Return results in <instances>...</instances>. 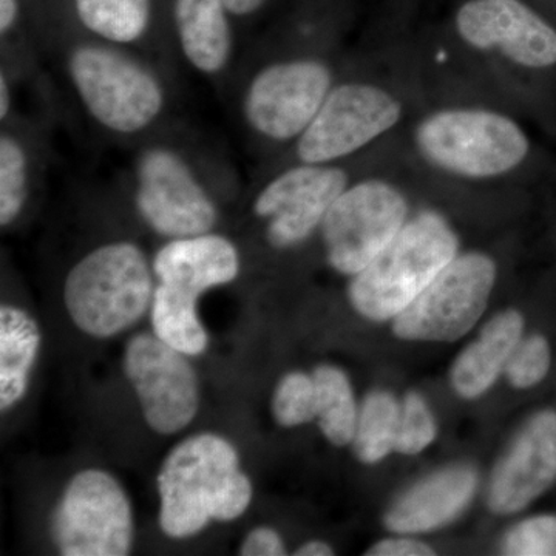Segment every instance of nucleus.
<instances>
[{
  "label": "nucleus",
  "mask_w": 556,
  "mask_h": 556,
  "mask_svg": "<svg viewBox=\"0 0 556 556\" xmlns=\"http://www.w3.org/2000/svg\"><path fill=\"white\" fill-rule=\"evenodd\" d=\"M428 91L517 115L544 112L556 84V22L532 0H456L417 33Z\"/></svg>",
  "instance_id": "obj_1"
},
{
  "label": "nucleus",
  "mask_w": 556,
  "mask_h": 556,
  "mask_svg": "<svg viewBox=\"0 0 556 556\" xmlns=\"http://www.w3.org/2000/svg\"><path fill=\"white\" fill-rule=\"evenodd\" d=\"M420 24L415 11L383 2L368 39L291 146V163H342L397 138L428 97Z\"/></svg>",
  "instance_id": "obj_2"
},
{
  "label": "nucleus",
  "mask_w": 556,
  "mask_h": 556,
  "mask_svg": "<svg viewBox=\"0 0 556 556\" xmlns=\"http://www.w3.org/2000/svg\"><path fill=\"white\" fill-rule=\"evenodd\" d=\"M397 144L428 179L468 192L518 193L540 167L535 139L522 116L463 94L428 91Z\"/></svg>",
  "instance_id": "obj_3"
},
{
  "label": "nucleus",
  "mask_w": 556,
  "mask_h": 556,
  "mask_svg": "<svg viewBox=\"0 0 556 556\" xmlns=\"http://www.w3.org/2000/svg\"><path fill=\"white\" fill-rule=\"evenodd\" d=\"M433 189L434 182L405 159L394 138L325 215L320 237L328 265L346 277L367 268Z\"/></svg>",
  "instance_id": "obj_4"
},
{
  "label": "nucleus",
  "mask_w": 556,
  "mask_h": 556,
  "mask_svg": "<svg viewBox=\"0 0 556 556\" xmlns=\"http://www.w3.org/2000/svg\"><path fill=\"white\" fill-rule=\"evenodd\" d=\"M459 192L434 182L394 240L351 277L348 298L358 314L375 321L396 317L463 252V237L450 215Z\"/></svg>",
  "instance_id": "obj_5"
},
{
  "label": "nucleus",
  "mask_w": 556,
  "mask_h": 556,
  "mask_svg": "<svg viewBox=\"0 0 556 556\" xmlns=\"http://www.w3.org/2000/svg\"><path fill=\"white\" fill-rule=\"evenodd\" d=\"M160 527L164 535L185 540L212 522L243 517L251 504V479L240 468L237 448L223 437L201 433L172 448L160 468Z\"/></svg>",
  "instance_id": "obj_6"
},
{
  "label": "nucleus",
  "mask_w": 556,
  "mask_h": 556,
  "mask_svg": "<svg viewBox=\"0 0 556 556\" xmlns=\"http://www.w3.org/2000/svg\"><path fill=\"white\" fill-rule=\"evenodd\" d=\"M152 269L144 252L129 241L91 251L65 278V308L73 324L97 339L134 327L152 306Z\"/></svg>",
  "instance_id": "obj_7"
},
{
  "label": "nucleus",
  "mask_w": 556,
  "mask_h": 556,
  "mask_svg": "<svg viewBox=\"0 0 556 556\" xmlns=\"http://www.w3.org/2000/svg\"><path fill=\"white\" fill-rule=\"evenodd\" d=\"M331 50H291L260 68L249 84L244 113L266 141L291 148L308 129L340 72Z\"/></svg>",
  "instance_id": "obj_8"
},
{
  "label": "nucleus",
  "mask_w": 556,
  "mask_h": 556,
  "mask_svg": "<svg viewBox=\"0 0 556 556\" xmlns=\"http://www.w3.org/2000/svg\"><path fill=\"white\" fill-rule=\"evenodd\" d=\"M391 141L342 163H291L274 175L254 203V214L266 223L269 247L289 251L306 243L320 230L340 193L386 152Z\"/></svg>",
  "instance_id": "obj_9"
},
{
  "label": "nucleus",
  "mask_w": 556,
  "mask_h": 556,
  "mask_svg": "<svg viewBox=\"0 0 556 556\" xmlns=\"http://www.w3.org/2000/svg\"><path fill=\"white\" fill-rule=\"evenodd\" d=\"M500 270V260L492 252H460L393 318L394 334L426 342L463 338L484 314Z\"/></svg>",
  "instance_id": "obj_10"
},
{
  "label": "nucleus",
  "mask_w": 556,
  "mask_h": 556,
  "mask_svg": "<svg viewBox=\"0 0 556 556\" xmlns=\"http://www.w3.org/2000/svg\"><path fill=\"white\" fill-rule=\"evenodd\" d=\"M51 533L64 556L129 555L134 514L126 490L108 471H79L54 508Z\"/></svg>",
  "instance_id": "obj_11"
},
{
  "label": "nucleus",
  "mask_w": 556,
  "mask_h": 556,
  "mask_svg": "<svg viewBox=\"0 0 556 556\" xmlns=\"http://www.w3.org/2000/svg\"><path fill=\"white\" fill-rule=\"evenodd\" d=\"M68 70L90 115L110 130L146 129L163 109V89L155 76L118 51L80 47L70 56Z\"/></svg>",
  "instance_id": "obj_12"
},
{
  "label": "nucleus",
  "mask_w": 556,
  "mask_h": 556,
  "mask_svg": "<svg viewBox=\"0 0 556 556\" xmlns=\"http://www.w3.org/2000/svg\"><path fill=\"white\" fill-rule=\"evenodd\" d=\"M188 357L148 332L134 336L124 351V371L146 422L163 437L185 430L199 413V378Z\"/></svg>",
  "instance_id": "obj_13"
},
{
  "label": "nucleus",
  "mask_w": 556,
  "mask_h": 556,
  "mask_svg": "<svg viewBox=\"0 0 556 556\" xmlns=\"http://www.w3.org/2000/svg\"><path fill=\"white\" fill-rule=\"evenodd\" d=\"M137 207L150 228L172 240L208 233L218 219L188 164L167 149L149 150L139 161Z\"/></svg>",
  "instance_id": "obj_14"
},
{
  "label": "nucleus",
  "mask_w": 556,
  "mask_h": 556,
  "mask_svg": "<svg viewBox=\"0 0 556 556\" xmlns=\"http://www.w3.org/2000/svg\"><path fill=\"white\" fill-rule=\"evenodd\" d=\"M556 479V413L541 412L527 422L497 464L486 504L495 514H517L543 495Z\"/></svg>",
  "instance_id": "obj_15"
},
{
  "label": "nucleus",
  "mask_w": 556,
  "mask_h": 556,
  "mask_svg": "<svg viewBox=\"0 0 556 556\" xmlns=\"http://www.w3.org/2000/svg\"><path fill=\"white\" fill-rule=\"evenodd\" d=\"M152 268L159 283L200 299L208 289L239 277L240 255L232 241L203 233L169 241L160 249Z\"/></svg>",
  "instance_id": "obj_16"
},
{
  "label": "nucleus",
  "mask_w": 556,
  "mask_h": 556,
  "mask_svg": "<svg viewBox=\"0 0 556 556\" xmlns=\"http://www.w3.org/2000/svg\"><path fill=\"white\" fill-rule=\"evenodd\" d=\"M473 467L455 466L431 475L409 489L388 510L386 526L394 533H424L448 525L477 493Z\"/></svg>",
  "instance_id": "obj_17"
},
{
  "label": "nucleus",
  "mask_w": 556,
  "mask_h": 556,
  "mask_svg": "<svg viewBox=\"0 0 556 556\" xmlns=\"http://www.w3.org/2000/svg\"><path fill=\"white\" fill-rule=\"evenodd\" d=\"M525 318L515 309L504 311L482 328L478 340L456 358L452 368L453 390L464 399L482 396L506 369L508 358L522 338Z\"/></svg>",
  "instance_id": "obj_18"
},
{
  "label": "nucleus",
  "mask_w": 556,
  "mask_h": 556,
  "mask_svg": "<svg viewBox=\"0 0 556 556\" xmlns=\"http://www.w3.org/2000/svg\"><path fill=\"white\" fill-rule=\"evenodd\" d=\"M223 0H175L179 42L190 64L203 73L226 67L232 50Z\"/></svg>",
  "instance_id": "obj_19"
},
{
  "label": "nucleus",
  "mask_w": 556,
  "mask_h": 556,
  "mask_svg": "<svg viewBox=\"0 0 556 556\" xmlns=\"http://www.w3.org/2000/svg\"><path fill=\"white\" fill-rule=\"evenodd\" d=\"M40 329L35 318L13 305L0 308V408L2 412L20 404L38 358Z\"/></svg>",
  "instance_id": "obj_20"
},
{
  "label": "nucleus",
  "mask_w": 556,
  "mask_h": 556,
  "mask_svg": "<svg viewBox=\"0 0 556 556\" xmlns=\"http://www.w3.org/2000/svg\"><path fill=\"white\" fill-rule=\"evenodd\" d=\"M197 302L199 299L159 283L150 306L153 334L186 356H200L208 345Z\"/></svg>",
  "instance_id": "obj_21"
},
{
  "label": "nucleus",
  "mask_w": 556,
  "mask_h": 556,
  "mask_svg": "<svg viewBox=\"0 0 556 556\" xmlns=\"http://www.w3.org/2000/svg\"><path fill=\"white\" fill-rule=\"evenodd\" d=\"M318 427L336 447L351 444L356 433L357 407L350 379L342 369L320 365L313 371Z\"/></svg>",
  "instance_id": "obj_22"
},
{
  "label": "nucleus",
  "mask_w": 556,
  "mask_h": 556,
  "mask_svg": "<svg viewBox=\"0 0 556 556\" xmlns=\"http://www.w3.org/2000/svg\"><path fill=\"white\" fill-rule=\"evenodd\" d=\"M401 404L388 391H372L358 409L354 455L364 464H378L396 444Z\"/></svg>",
  "instance_id": "obj_23"
},
{
  "label": "nucleus",
  "mask_w": 556,
  "mask_h": 556,
  "mask_svg": "<svg viewBox=\"0 0 556 556\" xmlns=\"http://www.w3.org/2000/svg\"><path fill=\"white\" fill-rule=\"evenodd\" d=\"M76 10L90 31L119 43L141 38L150 20V0H76Z\"/></svg>",
  "instance_id": "obj_24"
},
{
  "label": "nucleus",
  "mask_w": 556,
  "mask_h": 556,
  "mask_svg": "<svg viewBox=\"0 0 556 556\" xmlns=\"http://www.w3.org/2000/svg\"><path fill=\"white\" fill-rule=\"evenodd\" d=\"M274 419L280 427L303 426L317 419L316 382L313 375L292 371L277 383L273 397Z\"/></svg>",
  "instance_id": "obj_25"
},
{
  "label": "nucleus",
  "mask_w": 556,
  "mask_h": 556,
  "mask_svg": "<svg viewBox=\"0 0 556 556\" xmlns=\"http://www.w3.org/2000/svg\"><path fill=\"white\" fill-rule=\"evenodd\" d=\"M27 155L16 139H0V225H11L20 217L27 199Z\"/></svg>",
  "instance_id": "obj_26"
},
{
  "label": "nucleus",
  "mask_w": 556,
  "mask_h": 556,
  "mask_svg": "<svg viewBox=\"0 0 556 556\" xmlns=\"http://www.w3.org/2000/svg\"><path fill=\"white\" fill-rule=\"evenodd\" d=\"M434 417L419 393H408L401 405L394 452L417 455L437 439Z\"/></svg>",
  "instance_id": "obj_27"
},
{
  "label": "nucleus",
  "mask_w": 556,
  "mask_h": 556,
  "mask_svg": "<svg viewBox=\"0 0 556 556\" xmlns=\"http://www.w3.org/2000/svg\"><path fill=\"white\" fill-rule=\"evenodd\" d=\"M551 346L543 336L519 340L506 365L508 382L519 390L535 387L551 368Z\"/></svg>",
  "instance_id": "obj_28"
},
{
  "label": "nucleus",
  "mask_w": 556,
  "mask_h": 556,
  "mask_svg": "<svg viewBox=\"0 0 556 556\" xmlns=\"http://www.w3.org/2000/svg\"><path fill=\"white\" fill-rule=\"evenodd\" d=\"M503 554L510 556H556V517H536L508 530Z\"/></svg>",
  "instance_id": "obj_29"
},
{
  "label": "nucleus",
  "mask_w": 556,
  "mask_h": 556,
  "mask_svg": "<svg viewBox=\"0 0 556 556\" xmlns=\"http://www.w3.org/2000/svg\"><path fill=\"white\" fill-rule=\"evenodd\" d=\"M243 556H281L287 555L283 540L270 527H257L244 538L240 547Z\"/></svg>",
  "instance_id": "obj_30"
},
{
  "label": "nucleus",
  "mask_w": 556,
  "mask_h": 556,
  "mask_svg": "<svg viewBox=\"0 0 556 556\" xmlns=\"http://www.w3.org/2000/svg\"><path fill=\"white\" fill-rule=\"evenodd\" d=\"M368 556H433V548L420 541L408 540V538H390L379 541L376 546L365 552Z\"/></svg>",
  "instance_id": "obj_31"
},
{
  "label": "nucleus",
  "mask_w": 556,
  "mask_h": 556,
  "mask_svg": "<svg viewBox=\"0 0 556 556\" xmlns=\"http://www.w3.org/2000/svg\"><path fill=\"white\" fill-rule=\"evenodd\" d=\"M226 9L237 16H248L255 13L266 2V0H223Z\"/></svg>",
  "instance_id": "obj_32"
},
{
  "label": "nucleus",
  "mask_w": 556,
  "mask_h": 556,
  "mask_svg": "<svg viewBox=\"0 0 556 556\" xmlns=\"http://www.w3.org/2000/svg\"><path fill=\"white\" fill-rule=\"evenodd\" d=\"M17 16L16 0H0V30L9 31Z\"/></svg>",
  "instance_id": "obj_33"
},
{
  "label": "nucleus",
  "mask_w": 556,
  "mask_h": 556,
  "mask_svg": "<svg viewBox=\"0 0 556 556\" xmlns=\"http://www.w3.org/2000/svg\"><path fill=\"white\" fill-rule=\"evenodd\" d=\"M298 556H331L334 555L332 548L324 541H309L305 546L299 547L295 552Z\"/></svg>",
  "instance_id": "obj_34"
},
{
  "label": "nucleus",
  "mask_w": 556,
  "mask_h": 556,
  "mask_svg": "<svg viewBox=\"0 0 556 556\" xmlns=\"http://www.w3.org/2000/svg\"><path fill=\"white\" fill-rule=\"evenodd\" d=\"M10 110V89L5 76L0 79V116L5 118Z\"/></svg>",
  "instance_id": "obj_35"
},
{
  "label": "nucleus",
  "mask_w": 556,
  "mask_h": 556,
  "mask_svg": "<svg viewBox=\"0 0 556 556\" xmlns=\"http://www.w3.org/2000/svg\"><path fill=\"white\" fill-rule=\"evenodd\" d=\"M405 2H409V3H413V5H416V7H422V3L424 2H427V0H405Z\"/></svg>",
  "instance_id": "obj_36"
},
{
  "label": "nucleus",
  "mask_w": 556,
  "mask_h": 556,
  "mask_svg": "<svg viewBox=\"0 0 556 556\" xmlns=\"http://www.w3.org/2000/svg\"><path fill=\"white\" fill-rule=\"evenodd\" d=\"M532 2H533V0H532ZM551 2H554V3H556V0H551Z\"/></svg>",
  "instance_id": "obj_37"
}]
</instances>
